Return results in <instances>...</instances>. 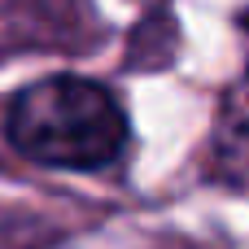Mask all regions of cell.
I'll return each instance as SVG.
<instances>
[{
    "label": "cell",
    "mask_w": 249,
    "mask_h": 249,
    "mask_svg": "<svg viewBox=\"0 0 249 249\" xmlns=\"http://www.w3.org/2000/svg\"><path fill=\"white\" fill-rule=\"evenodd\" d=\"M4 136L26 162L53 171H101L127 149L131 123L105 83L53 74L13 92L4 109Z\"/></svg>",
    "instance_id": "1"
}]
</instances>
